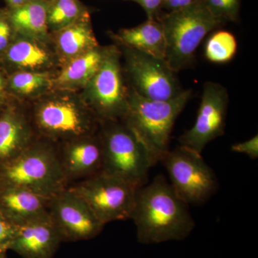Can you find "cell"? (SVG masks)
<instances>
[{
  "label": "cell",
  "instance_id": "cell-1",
  "mask_svg": "<svg viewBox=\"0 0 258 258\" xmlns=\"http://www.w3.org/2000/svg\"><path fill=\"white\" fill-rule=\"evenodd\" d=\"M185 203L163 175L137 190L132 218L141 243L182 240L195 227Z\"/></svg>",
  "mask_w": 258,
  "mask_h": 258
},
{
  "label": "cell",
  "instance_id": "cell-2",
  "mask_svg": "<svg viewBox=\"0 0 258 258\" xmlns=\"http://www.w3.org/2000/svg\"><path fill=\"white\" fill-rule=\"evenodd\" d=\"M191 96V90H184L168 101L148 99L133 88L129 93L128 108L123 117L125 125L144 144L154 166L170 150L173 127Z\"/></svg>",
  "mask_w": 258,
  "mask_h": 258
},
{
  "label": "cell",
  "instance_id": "cell-3",
  "mask_svg": "<svg viewBox=\"0 0 258 258\" xmlns=\"http://www.w3.org/2000/svg\"><path fill=\"white\" fill-rule=\"evenodd\" d=\"M165 35V60L174 72L192 63L197 49L210 32L222 25L202 0L157 19Z\"/></svg>",
  "mask_w": 258,
  "mask_h": 258
},
{
  "label": "cell",
  "instance_id": "cell-4",
  "mask_svg": "<svg viewBox=\"0 0 258 258\" xmlns=\"http://www.w3.org/2000/svg\"><path fill=\"white\" fill-rule=\"evenodd\" d=\"M1 166L2 186L23 188L49 198L66 189L60 159L45 148L29 147Z\"/></svg>",
  "mask_w": 258,
  "mask_h": 258
},
{
  "label": "cell",
  "instance_id": "cell-5",
  "mask_svg": "<svg viewBox=\"0 0 258 258\" xmlns=\"http://www.w3.org/2000/svg\"><path fill=\"white\" fill-rule=\"evenodd\" d=\"M103 171L124 180L139 189L149 182L154 166L144 144L126 125L107 131L103 142Z\"/></svg>",
  "mask_w": 258,
  "mask_h": 258
},
{
  "label": "cell",
  "instance_id": "cell-6",
  "mask_svg": "<svg viewBox=\"0 0 258 258\" xmlns=\"http://www.w3.org/2000/svg\"><path fill=\"white\" fill-rule=\"evenodd\" d=\"M161 162L173 189L188 205H203L218 189L216 174L202 154L179 146L166 153Z\"/></svg>",
  "mask_w": 258,
  "mask_h": 258
},
{
  "label": "cell",
  "instance_id": "cell-7",
  "mask_svg": "<svg viewBox=\"0 0 258 258\" xmlns=\"http://www.w3.org/2000/svg\"><path fill=\"white\" fill-rule=\"evenodd\" d=\"M81 196L104 225L132 218L137 188L101 171L70 188Z\"/></svg>",
  "mask_w": 258,
  "mask_h": 258
},
{
  "label": "cell",
  "instance_id": "cell-8",
  "mask_svg": "<svg viewBox=\"0 0 258 258\" xmlns=\"http://www.w3.org/2000/svg\"><path fill=\"white\" fill-rule=\"evenodd\" d=\"M228 104V93L223 86L205 83L196 120L179 137V146L203 154L208 144L225 133Z\"/></svg>",
  "mask_w": 258,
  "mask_h": 258
},
{
  "label": "cell",
  "instance_id": "cell-9",
  "mask_svg": "<svg viewBox=\"0 0 258 258\" xmlns=\"http://www.w3.org/2000/svg\"><path fill=\"white\" fill-rule=\"evenodd\" d=\"M126 51L127 71L139 95L154 101H168L184 91L164 59L132 49Z\"/></svg>",
  "mask_w": 258,
  "mask_h": 258
},
{
  "label": "cell",
  "instance_id": "cell-10",
  "mask_svg": "<svg viewBox=\"0 0 258 258\" xmlns=\"http://www.w3.org/2000/svg\"><path fill=\"white\" fill-rule=\"evenodd\" d=\"M49 215L61 237L69 240L93 238L105 225L88 203L71 189L51 199Z\"/></svg>",
  "mask_w": 258,
  "mask_h": 258
},
{
  "label": "cell",
  "instance_id": "cell-11",
  "mask_svg": "<svg viewBox=\"0 0 258 258\" xmlns=\"http://www.w3.org/2000/svg\"><path fill=\"white\" fill-rule=\"evenodd\" d=\"M89 83L91 98L101 115L109 119L125 116L128 95L125 91L116 49H107L101 67Z\"/></svg>",
  "mask_w": 258,
  "mask_h": 258
},
{
  "label": "cell",
  "instance_id": "cell-12",
  "mask_svg": "<svg viewBox=\"0 0 258 258\" xmlns=\"http://www.w3.org/2000/svg\"><path fill=\"white\" fill-rule=\"evenodd\" d=\"M37 124L41 130L54 136L79 137L89 132L91 122L87 115L73 102L54 100L37 110Z\"/></svg>",
  "mask_w": 258,
  "mask_h": 258
},
{
  "label": "cell",
  "instance_id": "cell-13",
  "mask_svg": "<svg viewBox=\"0 0 258 258\" xmlns=\"http://www.w3.org/2000/svg\"><path fill=\"white\" fill-rule=\"evenodd\" d=\"M61 238L48 214L19 225L10 249L25 258H50Z\"/></svg>",
  "mask_w": 258,
  "mask_h": 258
},
{
  "label": "cell",
  "instance_id": "cell-14",
  "mask_svg": "<svg viewBox=\"0 0 258 258\" xmlns=\"http://www.w3.org/2000/svg\"><path fill=\"white\" fill-rule=\"evenodd\" d=\"M51 199L23 188L2 186L0 211L16 225H23L48 215Z\"/></svg>",
  "mask_w": 258,
  "mask_h": 258
},
{
  "label": "cell",
  "instance_id": "cell-15",
  "mask_svg": "<svg viewBox=\"0 0 258 258\" xmlns=\"http://www.w3.org/2000/svg\"><path fill=\"white\" fill-rule=\"evenodd\" d=\"M60 161L67 179L89 177L103 170V144L94 140L76 142L67 147Z\"/></svg>",
  "mask_w": 258,
  "mask_h": 258
},
{
  "label": "cell",
  "instance_id": "cell-16",
  "mask_svg": "<svg viewBox=\"0 0 258 258\" xmlns=\"http://www.w3.org/2000/svg\"><path fill=\"white\" fill-rule=\"evenodd\" d=\"M114 37L126 48L165 60V35L158 20L147 19L138 26L120 30Z\"/></svg>",
  "mask_w": 258,
  "mask_h": 258
},
{
  "label": "cell",
  "instance_id": "cell-17",
  "mask_svg": "<svg viewBox=\"0 0 258 258\" xmlns=\"http://www.w3.org/2000/svg\"><path fill=\"white\" fill-rule=\"evenodd\" d=\"M30 134L21 115L11 108L0 115V165L20 155L29 147Z\"/></svg>",
  "mask_w": 258,
  "mask_h": 258
},
{
  "label": "cell",
  "instance_id": "cell-18",
  "mask_svg": "<svg viewBox=\"0 0 258 258\" xmlns=\"http://www.w3.org/2000/svg\"><path fill=\"white\" fill-rule=\"evenodd\" d=\"M48 2L31 1L13 9H8L15 32L31 38H42L47 35Z\"/></svg>",
  "mask_w": 258,
  "mask_h": 258
},
{
  "label": "cell",
  "instance_id": "cell-19",
  "mask_svg": "<svg viewBox=\"0 0 258 258\" xmlns=\"http://www.w3.org/2000/svg\"><path fill=\"white\" fill-rule=\"evenodd\" d=\"M57 32L59 50L71 60L98 47L89 15Z\"/></svg>",
  "mask_w": 258,
  "mask_h": 258
},
{
  "label": "cell",
  "instance_id": "cell-20",
  "mask_svg": "<svg viewBox=\"0 0 258 258\" xmlns=\"http://www.w3.org/2000/svg\"><path fill=\"white\" fill-rule=\"evenodd\" d=\"M106 50L98 47L71 59L56 79L64 87L81 86L91 82L104 60Z\"/></svg>",
  "mask_w": 258,
  "mask_h": 258
},
{
  "label": "cell",
  "instance_id": "cell-21",
  "mask_svg": "<svg viewBox=\"0 0 258 258\" xmlns=\"http://www.w3.org/2000/svg\"><path fill=\"white\" fill-rule=\"evenodd\" d=\"M0 60L21 69L37 70L50 63V56L45 49L36 42L19 39L11 42L0 55Z\"/></svg>",
  "mask_w": 258,
  "mask_h": 258
},
{
  "label": "cell",
  "instance_id": "cell-22",
  "mask_svg": "<svg viewBox=\"0 0 258 258\" xmlns=\"http://www.w3.org/2000/svg\"><path fill=\"white\" fill-rule=\"evenodd\" d=\"M89 15L80 0H50L47 6L48 28L57 32Z\"/></svg>",
  "mask_w": 258,
  "mask_h": 258
},
{
  "label": "cell",
  "instance_id": "cell-23",
  "mask_svg": "<svg viewBox=\"0 0 258 258\" xmlns=\"http://www.w3.org/2000/svg\"><path fill=\"white\" fill-rule=\"evenodd\" d=\"M237 51V42L233 34L227 30H218L209 37L205 47V56L212 63L230 62Z\"/></svg>",
  "mask_w": 258,
  "mask_h": 258
},
{
  "label": "cell",
  "instance_id": "cell-24",
  "mask_svg": "<svg viewBox=\"0 0 258 258\" xmlns=\"http://www.w3.org/2000/svg\"><path fill=\"white\" fill-rule=\"evenodd\" d=\"M48 75L34 71H19L10 76L7 86L13 92L29 95L47 86Z\"/></svg>",
  "mask_w": 258,
  "mask_h": 258
},
{
  "label": "cell",
  "instance_id": "cell-25",
  "mask_svg": "<svg viewBox=\"0 0 258 258\" xmlns=\"http://www.w3.org/2000/svg\"><path fill=\"white\" fill-rule=\"evenodd\" d=\"M214 16L222 23L237 21L240 0H202Z\"/></svg>",
  "mask_w": 258,
  "mask_h": 258
},
{
  "label": "cell",
  "instance_id": "cell-26",
  "mask_svg": "<svg viewBox=\"0 0 258 258\" xmlns=\"http://www.w3.org/2000/svg\"><path fill=\"white\" fill-rule=\"evenodd\" d=\"M18 227L0 211V255L10 249Z\"/></svg>",
  "mask_w": 258,
  "mask_h": 258
},
{
  "label": "cell",
  "instance_id": "cell-27",
  "mask_svg": "<svg viewBox=\"0 0 258 258\" xmlns=\"http://www.w3.org/2000/svg\"><path fill=\"white\" fill-rule=\"evenodd\" d=\"M15 30L10 20L8 9L0 8V55L13 41Z\"/></svg>",
  "mask_w": 258,
  "mask_h": 258
},
{
  "label": "cell",
  "instance_id": "cell-28",
  "mask_svg": "<svg viewBox=\"0 0 258 258\" xmlns=\"http://www.w3.org/2000/svg\"><path fill=\"white\" fill-rule=\"evenodd\" d=\"M232 152L244 154L252 159L258 158V136H254L252 138L244 142L233 144L231 147Z\"/></svg>",
  "mask_w": 258,
  "mask_h": 258
},
{
  "label": "cell",
  "instance_id": "cell-29",
  "mask_svg": "<svg viewBox=\"0 0 258 258\" xmlns=\"http://www.w3.org/2000/svg\"><path fill=\"white\" fill-rule=\"evenodd\" d=\"M138 3L145 11L148 20H157L160 16L164 0H128Z\"/></svg>",
  "mask_w": 258,
  "mask_h": 258
},
{
  "label": "cell",
  "instance_id": "cell-30",
  "mask_svg": "<svg viewBox=\"0 0 258 258\" xmlns=\"http://www.w3.org/2000/svg\"><path fill=\"white\" fill-rule=\"evenodd\" d=\"M198 1L199 0H164L163 9L164 8L168 10V13H169V12L187 8Z\"/></svg>",
  "mask_w": 258,
  "mask_h": 258
},
{
  "label": "cell",
  "instance_id": "cell-31",
  "mask_svg": "<svg viewBox=\"0 0 258 258\" xmlns=\"http://www.w3.org/2000/svg\"><path fill=\"white\" fill-rule=\"evenodd\" d=\"M7 5V8L13 9V8H19L23 5L27 4L31 0H4Z\"/></svg>",
  "mask_w": 258,
  "mask_h": 258
},
{
  "label": "cell",
  "instance_id": "cell-32",
  "mask_svg": "<svg viewBox=\"0 0 258 258\" xmlns=\"http://www.w3.org/2000/svg\"><path fill=\"white\" fill-rule=\"evenodd\" d=\"M7 88V81L5 79L4 76L0 72V102L4 99L5 89Z\"/></svg>",
  "mask_w": 258,
  "mask_h": 258
},
{
  "label": "cell",
  "instance_id": "cell-33",
  "mask_svg": "<svg viewBox=\"0 0 258 258\" xmlns=\"http://www.w3.org/2000/svg\"><path fill=\"white\" fill-rule=\"evenodd\" d=\"M34 1L49 2L50 0H34Z\"/></svg>",
  "mask_w": 258,
  "mask_h": 258
},
{
  "label": "cell",
  "instance_id": "cell-34",
  "mask_svg": "<svg viewBox=\"0 0 258 258\" xmlns=\"http://www.w3.org/2000/svg\"><path fill=\"white\" fill-rule=\"evenodd\" d=\"M0 103H1V102H0Z\"/></svg>",
  "mask_w": 258,
  "mask_h": 258
}]
</instances>
